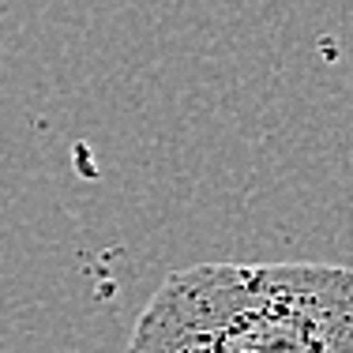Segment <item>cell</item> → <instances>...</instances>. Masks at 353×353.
I'll use <instances>...</instances> for the list:
<instances>
[{
  "label": "cell",
  "mask_w": 353,
  "mask_h": 353,
  "mask_svg": "<svg viewBox=\"0 0 353 353\" xmlns=\"http://www.w3.org/2000/svg\"><path fill=\"white\" fill-rule=\"evenodd\" d=\"M124 353H353V267H184L154 290Z\"/></svg>",
  "instance_id": "1"
}]
</instances>
